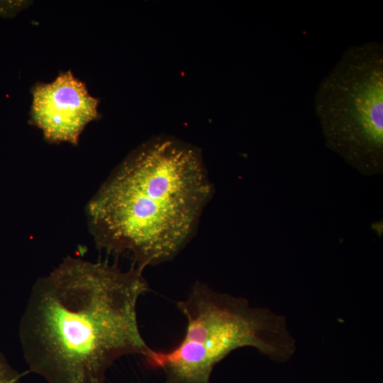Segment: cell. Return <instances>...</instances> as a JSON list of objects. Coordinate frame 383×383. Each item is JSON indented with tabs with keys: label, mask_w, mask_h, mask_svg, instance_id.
I'll return each instance as SVG.
<instances>
[{
	"label": "cell",
	"mask_w": 383,
	"mask_h": 383,
	"mask_svg": "<svg viewBox=\"0 0 383 383\" xmlns=\"http://www.w3.org/2000/svg\"><path fill=\"white\" fill-rule=\"evenodd\" d=\"M143 271L68 256L39 278L18 326L30 372L48 383H104L120 357L146 356L137 317L150 289Z\"/></svg>",
	"instance_id": "6da1fadb"
},
{
	"label": "cell",
	"mask_w": 383,
	"mask_h": 383,
	"mask_svg": "<svg viewBox=\"0 0 383 383\" xmlns=\"http://www.w3.org/2000/svg\"><path fill=\"white\" fill-rule=\"evenodd\" d=\"M211 194L197 148L156 137L132 152L87 206L98 249L144 269L174 259L192 238Z\"/></svg>",
	"instance_id": "7a4b0ae2"
},
{
	"label": "cell",
	"mask_w": 383,
	"mask_h": 383,
	"mask_svg": "<svg viewBox=\"0 0 383 383\" xmlns=\"http://www.w3.org/2000/svg\"><path fill=\"white\" fill-rule=\"evenodd\" d=\"M177 306L187 320L181 342L167 352L151 349L144 357L148 365L162 371L165 383H211L215 366L240 348H255L279 362L296 350L284 316L206 284L196 282Z\"/></svg>",
	"instance_id": "3957f363"
},
{
	"label": "cell",
	"mask_w": 383,
	"mask_h": 383,
	"mask_svg": "<svg viewBox=\"0 0 383 383\" xmlns=\"http://www.w3.org/2000/svg\"><path fill=\"white\" fill-rule=\"evenodd\" d=\"M326 145L360 173L383 170V45L350 46L313 97Z\"/></svg>",
	"instance_id": "277c9868"
},
{
	"label": "cell",
	"mask_w": 383,
	"mask_h": 383,
	"mask_svg": "<svg viewBox=\"0 0 383 383\" xmlns=\"http://www.w3.org/2000/svg\"><path fill=\"white\" fill-rule=\"evenodd\" d=\"M97 106L84 83L68 71L33 89L31 118L48 141L77 145L87 124L98 117Z\"/></svg>",
	"instance_id": "5b68a950"
},
{
	"label": "cell",
	"mask_w": 383,
	"mask_h": 383,
	"mask_svg": "<svg viewBox=\"0 0 383 383\" xmlns=\"http://www.w3.org/2000/svg\"><path fill=\"white\" fill-rule=\"evenodd\" d=\"M0 383H21L20 374L0 351Z\"/></svg>",
	"instance_id": "8992f818"
}]
</instances>
